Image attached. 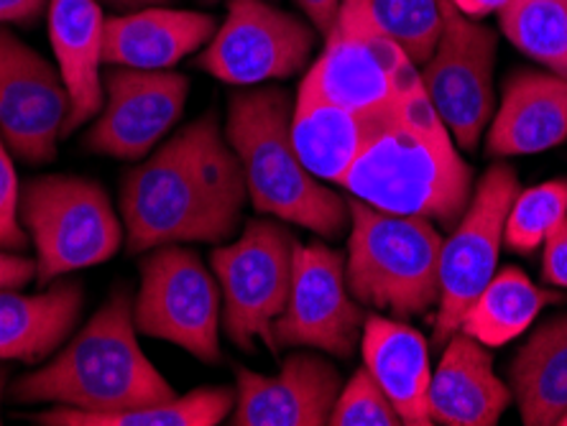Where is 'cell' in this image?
<instances>
[{"mask_svg": "<svg viewBox=\"0 0 567 426\" xmlns=\"http://www.w3.org/2000/svg\"><path fill=\"white\" fill-rule=\"evenodd\" d=\"M100 3L113 8V11L128 13V11H138V8H148V6H166L169 0H100Z\"/></svg>", "mask_w": 567, "mask_h": 426, "instance_id": "37", "label": "cell"}, {"mask_svg": "<svg viewBox=\"0 0 567 426\" xmlns=\"http://www.w3.org/2000/svg\"><path fill=\"white\" fill-rule=\"evenodd\" d=\"M560 291H547L537 287L527 273L516 266L496 271L473 304L465 309L461 330L481 345L504 347L522 337L535 324L542 309L563 302Z\"/></svg>", "mask_w": 567, "mask_h": 426, "instance_id": "25", "label": "cell"}, {"mask_svg": "<svg viewBox=\"0 0 567 426\" xmlns=\"http://www.w3.org/2000/svg\"><path fill=\"white\" fill-rule=\"evenodd\" d=\"M512 396L527 426H553L567 412V314L549 316L508 365Z\"/></svg>", "mask_w": 567, "mask_h": 426, "instance_id": "24", "label": "cell"}, {"mask_svg": "<svg viewBox=\"0 0 567 426\" xmlns=\"http://www.w3.org/2000/svg\"><path fill=\"white\" fill-rule=\"evenodd\" d=\"M199 3H205V6H215V3H223V0H199Z\"/></svg>", "mask_w": 567, "mask_h": 426, "instance_id": "39", "label": "cell"}, {"mask_svg": "<svg viewBox=\"0 0 567 426\" xmlns=\"http://www.w3.org/2000/svg\"><path fill=\"white\" fill-rule=\"evenodd\" d=\"M236 381L233 426H322L343 388L338 367L307 347L284 357L277 375L238 365Z\"/></svg>", "mask_w": 567, "mask_h": 426, "instance_id": "16", "label": "cell"}, {"mask_svg": "<svg viewBox=\"0 0 567 426\" xmlns=\"http://www.w3.org/2000/svg\"><path fill=\"white\" fill-rule=\"evenodd\" d=\"M218 31L210 13L148 6L105 19L103 62L126 70L162 72L199 52Z\"/></svg>", "mask_w": 567, "mask_h": 426, "instance_id": "18", "label": "cell"}, {"mask_svg": "<svg viewBox=\"0 0 567 426\" xmlns=\"http://www.w3.org/2000/svg\"><path fill=\"white\" fill-rule=\"evenodd\" d=\"M457 11H461L465 19L471 21H483L488 19L491 13H498L508 3V0H450Z\"/></svg>", "mask_w": 567, "mask_h": 426, "instance_id": "36", "label": "cell"}, {"mask_svg": "<svg viewBox=\"0 0 567 426\" xmlns=\"http://www.w3.org/2000/svg\"><path fill=\"white\" fill-rule=\"evenodd\" d=\"M519 195V177L508 164H494L473 189L468 210L442 240L440 304L432 322V345L445 347L461 330V320L473 299L498 271L504 246V225Z\"/></svg>", "mask_w": 567, "mask_h": 426, "instance_id": "11", "label": "cell"}, {"mask_svg": "<svg viewBox=\"0 0 567 426\" xmlns=\"http://www.w3.org/2000/svg\"><path fill=\"white\" fill-rule=\"evenodd\" d=\"M496 54L498 33L442 0V33L435 52L422 64L420 80L437 118L463 152L478 148L496 113Z\"/></svg>", "mask_w": 567, "mask_h": 426, "instance_id": "10", "label": "cell"}, {"mask_svg": "<svg viewBox=\"0 0 567 426\" xmlns=\"http://www.w3.org/2000/svg\"><path fill=\"white\" fill-rule=\"evenodd\" d=\"M236 406V391L228 386L195 388L185 396L152 406L126 408V412L93 414L80 408L54 406L49 412L33 414L41 426H218L228 419Z\"/></svg>", "mask_w": 567, "mask_h": 426, "instance_id": "26", "label": "cell"}, {"mask_svg": "<svg viewBox=\"0 0 567 426\" xmlns=\"http://www.w3.org/2000/svg\"><path fill=\"white\" fill-rule=\"evenodd\" d=\"M105 19L100 0H49V41L62 82L70 95V118L64 136L93 121L103 111V52Z\"/></svg>", "mask_w": 567, "mask_h": 426, "instance_id": "17", "label": "cell"}, {"mask_svg": "<svg viewBox=\"0 0 567 426\" xmlns=\"http://www.w3.org/2000/svg\"><path fill=\"white\" fill-rule=\"evenodd\" d=\"M557 424H560V426H567V412L563 414V419H560V422H557Z\"/></svg>", "mask_w": 567, "mask_h": 426, "instance_id": "40", "label": "cell"}, {"mask_svg": "<svg viewBox=\"0 0 567 426\" xmlns=\"http://www.w3.org/2000/svg\"><path fill=\"white\" fill-rule=\"evenodd\" d=\"M567 141V80L553 72H516L491 118L486 152L496 158L549 152Z\"/></svg>", "mask_w": 567, "mask_h": 426, "instance_id": "20", "label": "cell"}, {"mask_svg": "<svg viewBox=\"0 0 567 426\" xmlns=\"http://www.w3.org/2000/svg\"><path fill=\"white\" fill-rule=\"evenodd\" d=\"M567 217V181L555 179L537 184L532 189H519L512 210L506 215L504 243L519 256H532L545 246Z\"/></svg>", "mask_w": 567, "mask_h": 426, "instance_id": "28", "label": "cell"}, {"mask_svg": "<svg viewBox=\"0 0 567 426\" xmlns=\"http://www.w3.org/2000/svg\"><path fill=\"white\" fill-rule=\"evenodd\" d=\"M21 187L13 169V154L8 152L3 136H0V248L23 253L31 238L19 217Z\"/></svg>", "mask_w": 567, "mask_h": 426, "instance_id": "31", "label": "cell"}, {"mask_svg": "<svg viewBox=\"0 0 567 426\" xmlns=\"http://www.w3.org/2000/svg\"><path fill=\"white\" fill-rule=\"evenodd\" d=\"M399 111L363 115L328 103V100L310 95L305 90H297L295 115H291V144H295L297 156L302 158V164L317 179L338 184L350 169V164L355 162V156L363 152V146Z\"/></svg>", "mask_w": 567, "mask_h": 426, "instance_id": "23", "label": "cell"}, {"mask_svg": "<svg viewBox=\"0 0 567 426\" xmlns=\"http://www.w3.org/2000/svg\"><path fill=\"white\" fill-rule=\"evenodd\" d=\"M70 118V95L60 70L37 49L0 27V136L29 166L52 164Z\"/></svg>", "mask_w": 567, "mask_h": 426, "instance_id": "14", "label": "cell"}, {"mask_svg": "<svg viewBox=\"0 0 567 426\" xmlns=\"http://www.w3.org/2000/svg\"><path fill=\"white\" fill-rule=\"evenodd\" d=\"M371 11L416 66L430 60L442 33V0H371Z\"/></svg>", "mask_w": 567, "mask_h": 426, "instance_id": "29", "label": "cell"}, {"mask_svg": "<svg viewBox=\"0 0 567 426\" xmlns=\"http://www.w3.org/2000/svg\"><path fill=\"white\" fill-rule=\"evenodd\" d=\"M133 297L115 289L85 328L39 371L11 383L16 404H54L111 414L177 396L136 340Z\"/></svg>", "mask_w": 567, "mask_h": 426, "instance_id": "3", "label": "cell"}, {"mask_svg": "<svg viewBox=\"0 0 567 426\" xmlns=\"http://www.w3.org/2000/svg\"><path fill=\"white\" fill-rule=\"evenodd\" d=\"M338 187L377 210L453 230L471 205L473 169L422 90L363 146Z\"/></svg>", "mask_w": 567, "mask_h": 426, "instance_id": "2", "label": "cell"}, {"mask_svg": "<svg viewBox=\"0 0 567 426\" xmlns=\"http://www.w3.org/2000/svg\"><path fill=\"white\" fill-rule=\"evenodd\" d=\"M365 306L350 294L346 256L324 243H297L289 302L274 322L279 350H320L348 357L361 345Z\"/></svg>", "mask_w": 567, "mask_h": 426, "instance_id": "13", "label": "cell"}, {"mask_svg": "<svg viewBox=\"0 0 567 426\" xmlns=\"http://www.w3.org/2000/svg\"><path fill=\"white\" fill-rule=\"evenodd\" d=\"M297 240L281 222L258 217L236 243L213 250V273L223 294V332L244 353H254L261 340L279 353L274 322L289 302Z\"/></svg>", "mask_w": 567, "mask_h": 426, "instance_id": "8", "label": "cell"}, {"mask_svg": "<svg viewBox=\"0 0 567 426\" xmlns=\"http://www.w3.org/2000/svg\"><path fill=\"white\" fill-rule=\"evenodd\" d=\"M299 6V11L305 13V19L312 23L317 33H328L332 29V23L338 19V8L340 0H295Z\"/></svg>", "mask_w": 567, "mask_h": 426, "instance_id": "35", "label": "cell"}, {"mask_svg": "<svg viewBox=\"0 0 567 426\" xmlns=\"http://www.w3.org/2000/svg\"><path fill=\"white\" fill-rule=\"evenodd\" d=\"M330 426H399L394 404L383 394L369 367H358L340 388L330 414Z\"/></svg>", "mask_w": 567, "mask_h": 426, "instance_id": "30", "label": "cell"}, {"mask_svg": "<svg viewBox=\"0 0 567 426\" xmlns=\"http://www.w3.org/2000/svg\"><path fill=\"white\" fill-rule=\"evenodd\" d=\"M19 217L37 250L41 289L62 276L111 261L126 243L107 191L74 174H47L23 184Z\"/></svg>", "mask_w": 567, "mask_h": 426, "instance_id": "7", "label": "cell"}, {"mask_svg": "<svg viewBox=\"0 0 567 426\" xmlns=\"http://www.w3.org/2000/svg\"><path fill=\"white\" fill-rule=\"evenodd\" d=\"M317 46V29L269 0H228L225 21L207 41L197 66L236 87L289 80L305 70Z\"/></svg>", "mask_w": 567, "mask_h": 426, "instance_id": "12", "label": "cell"}, {"mask_svg": "<svg viewBox=\"0 0 567 426\" xmlns=\"http://www.w3.org/2000/svg\"><path fill=\"white\" fill-rule=\"evenodd\" d=\"M6 383H8V371L3 365H0V404H3V391H6Z\"/></svg>", "mask_w": 567, "mask_h": 426, "instance_id": "38", "label": "cell"}, {"mask_svg": "<svg viewBox=\"0 0 567 426\" xmlns=\"http://www.w3.org/2000/svg\"><path fill=\"white\" fill-rule=\"evenodd\" d=\"M496 15L522 54L567 80V0H508Z\"/></svg>", "mask_w": 567, "mask_h": 426, "instance_id": "27", "label": "cell"}, {"mask_svg": "<svg viewBox=\"0 0 567 426\" xmlns=\"http://www.w3.org/2000/svg\"><path fill=\"white\" fill-rule=\"evenodd\" d=\"M85 287L62 276L37 294L0 291V363L39 365L52 357L78 328Z\"/></svg>", "mask_w": 567, "mask_h": 426, "instance_id": "22", "label": "cell"}, {"mask_svg": "<svg viewBox=\"0 0 567 426\" xmlns=\"http://www.w3.org/2000/svg\"><path fill=\"white\" fill-rule=\"evenodd\" d=\"M37 279V261L13 250L0 248V291L23 289Z\"/></svg>", "mask_w": 567, "mask_h": 426, "instance_id": "33", "label": "cell"}, {"mask_svg": "<svg viewBox=\"0 0 567 426\" xmlns=\"http://www.w3.org/2000/svg\"><path fill=\"white\" fill-rule=\"evenodd\" d=\"M138 271L133 322L141 335L172 342L199 363L218 365L223 294L203 258L185 246H158L146 250Z\"/></svg>", "mask_w": 567, "mask_h": 426, "instance_id": "9", "label": "cell"}, {"mask_svg": "<svg viewBox=\"0 0 567 426\" xmlns=\"http://www.w3.org/2000/svg\"><path fill=\"white\" fill-rule=\"evenodd\" d=\"M346 276L350 294L373 312L412 320L440 304L442 238L427 217L383 212L348 197Z\"/></svg>", "mask_w": 567, "mask_h": 426, "instance_id": "5", "label": "cell"}, {"mask_svg": "<svg viewBox=\"0 0 567 426\" xmlns=\"http://www.w3.org/2000/svg\"><path fill=\"white\" fill-rule=\"evenodd\" d=\"M363 365L377 378L406 426H430V345L422 332L396 316L365 314L361 332Z\"/></svg>", "mask_w": 567, "mask_h": 426, "instance_id": "21", "label": "cell"}, {"mask_svg": "<svg viewBox=\"0 0 567 426\" xmlns=\"http://www.w3.org/2000/svg\"><path fill=\"white\" fill-rule=\"evenodd\" d=\"M103 111L85 133V148L118 162H141L185 113L189 80L162 70L113 66L103 77Z\"/></svg>", "mask_w": 567, "mask_h": 426, "instance_id": "15", "label": "cell"}, {"mask_svg": "<svg viewBox=\"0 0 567 426\" xmlns=\"http://www.w3.org/2000/svg\"><path fill=\"white\" fill-rule=\"evenodd\" d=\"M49 0H0V23L31 27L47 13Z\"/></svg>", "mask_w": 567, "mask_h": 426, "instance_id": "34", "label": "cell"}, {"mask_svg": "<svg viewBox=\"0 0 567 426\" xmlns=\"http://www.w3.org/2000/svg\"><path fill=\"white\" fill-rule=\"evenodd\" d=\"M291 115L295 100L281 87H244L230 97L225 138L244 166L248 202L258 215L338 240L350 228L348 197L324 187L297 156Z\"/></svg>", "mask_w": 567, "mask_h": 426, "instance_id": "4", "label": "cell"}, {"mask_svg": "<svg viewBox=\"0 0 567 426\" xmlns=\"http://www.w3.org/2000/svg\"><path fill=\"white\" fill-rule=\"evenodd\" d=\"M299 90L363 115L394 113L424 90L416 64L373 19L371 0H340L324 49Z\"/></svg>", "mask_w": 567, "mask_h": 426, "instance_id": "6", "label": "cell"}, {"mask_svg": "<svg viewBox=\"0 0 567 426\" xmlns=\"http://www.w3.org/2000/svg\"><path fill=\"white\" fill-rule=\"evenodd\" d=\"M512 401V388L496 375L488 347L455 332L442 347L440 365L432 373V424L496 426Z\"/></svg>", "mask_w": 567, "mask_h": 426, "instance_id": "19", "label": "cell"}, {"mask_svg": "<svg viewBox=\"0 0 567 426\" xmlns=\"http://www.w3.org/2000/svg\"><path fill=\"white\" fill-rule=\"evenodd\" d=\"M542 279L555 289H567V217L545 240L542 250Z\"/></svg>", "mask_w": 567, "mask_h": 426, "instance_id": "32", "label": "cell"}, {"mask_svg": "<svg viewBox=\"0 0 567 426\" xmlns=\"http://www.w3.org/2000/svg\"><path fill=\"white\" fill-rule=\"evenodd\" d=\"M248 205L246 174L215 113L192 121L126 172L121 217L126 250L228 243Z\"/></svg>", "mask_w": 567, "mask_h": 426, "instance_id": "1", "label": "cell"}]
</instances>
